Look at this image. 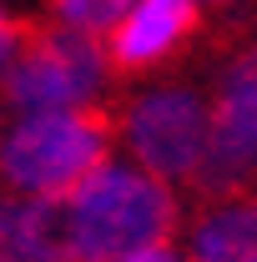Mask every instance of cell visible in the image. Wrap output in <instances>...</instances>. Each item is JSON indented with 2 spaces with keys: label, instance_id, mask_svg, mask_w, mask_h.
I'll use <instances>...</instances> for the list:
<instances>
[{
  "label": "cell",
  "instance_id": "1",
  "mask_svg": "<svg viewBox=\"0 0 257 262\" xmlns=\"http://www.w3.org/2000/svg\"><path fill=\"white\" fill-rule=\"evenodd\" d=\"M61 202H66L71 262H121L146 242H166L182 217L177 196L161 177L111 162L81 177Z\"/></svg>",
  "mask_w": 257,
  "mask_h": 262
},
{
  "label": "cell",
  "instance_id": "2",
  "mask_svg": "<svg viewBox=\"0 0 257 262\" xmlns=\"http://www.w3.org/2000/svg\"><path fill=\"white\" fill-rule=\"evenodd\" d=\"M116 121L96 106H56L26 111L0 141V171L26 196H66L111 157Z\"/></svg>",
  "mask_w": 257,
  "mask_h": 262
},
{
  "label": "cell",
  "instance_id": "3",
  "mask_svg": "<svg viewBox=\"0 0 257 262\" xmlns=\"http://www.w3.org/2000/svg\"><path fill=\"white\" fill-rule=\"evenodd\" d=\"M101 86L106 46L101 35L76 26H20L15 56L0 66V91L20 116L56 106H96Z\"/></svg>",
  "mask_w": 257,
  "mask_h": 262
},
{
  "label": "cell",
  "instance_id": "4",
  "mask_svg": "<svg viewBox=\"0 0 257 262\" xmlns=\"http://www.w3.org/2000/svg\"><path fill=\"white\" fill-rule=\"evenodd\" d=\"M207 106L187 86H161L131 101L126 111V146L141 162V171H152L161 182H187L197 157L207 146Z\"/></svg>",
  "mask_w": 257,
  "mask_h": 262
},
{
  "label": "cell",
  "instance_id": "5",
  "mask_svg": "<svg viewBox=\"0 0 257 262\" xmlns=\"http://www.w3.org/2000/svg\"><path fill=\"white\" fill-rule=\"evenodd\" d=\"M202 31V5L197 0H131L126 15L111 26L106 40V66L111 71H152L166 56H177L192 35Z\"/></svg>",
  "mask_w": 257,
  "mask_h": 262
},
{
  "label": "cell",
  "instance_id": "6",
  "mask_svg": "<svg viewBox=\"0 0 257 262\" xmlns=\"http://www.w3.org/2000/svg\"><path fill=\"white\" fill-rule=\"evenodd\" d=\"M192 262H257V202H207L192 227Z\"/></svg>",
  "mask_w": 257,
  "mask_h": 262
},
{
  "label": "cell",
  "instance_id": "7",
  "mask_svg": "<svg viewBox=\"0 0 257 262\" xmlns=\"http://www.w3.org/2000/svg\"><path fill=\"white\" fill-rule=\"evenodd\" d=\"M15 247L26 262H71L61 196H26L15 202Z\"/></svg>",
  "mask_w": 257,
  "mask_h": 262
},
{
  "label": "cell",
  "instance_id": "8",
  "mask_svg": "<svg viewBox=\"0 0 257 262\" xmlns=\"http://www.w3.org/2000/svg\"><path fill=\"white\" fill-rule=\"evenodd\" d=\"M212 111H217L222 121H232V126H242L257 141V40L227 66L222 91H217V106H212Z\"/></svg>",
  "mask_w": 257,
  "mask_h": 262
},
{
  "label": "cell",
  "instance_id": "9",
  "mask_svg": "<svg viewBox=\"0 0 257 262\" xmlns=\"http://www.w3.org/2000/svg\"><path fill=\"white\" fill-rule=\"evenodd\" d=\"M126 5L131 0H51L61 26H76V31H91V35H106L126 15Z\"/></svg>",
  "mask_w": 257,
  "mask_h": 262
},
{
  "label": "cell",
  "instance_id": "10",
  "mask_svg": "<svg viewBox=\"0 0 257 262\" xmlns=\"http://www.w3.org/2000/svg\"><path fill=\"white\" fill-rule=\"evenodd\" d=\"M0 262H26L15 247V196H0Z\"/></svg>",
  "mask_w": 257,
  "mask_h": 262
},
{
  "label": "cell",
  "instance_id": "11",
  "mask_svg": "<svg viewBox=\"0 0 257 262\" xmlns=\"http://www.w3.org/2000/svg\"><path fill=\"white\" fill-rule=\"evenodd\" d=\"M121 262H182V252H177L172 242H146V247H136V252H126Z\"/></svg>",
  "mask_w": 257,
  "mask_h": 262
},
{
  "label": "cell",
  "instance_id": "12",
  "mask_svg": "<svg viewBox=\"0 0 257 262\" xmlns=\"http://www.w3.org/2000/svg\"><path fill=\"white\" fill-rule=\"evenodd\" d=\"M15 40H20V26H10V20H5V26H0V66L15 56Z\"/></svg>",
  "mask_w": 257,
  "mask_h": 262
},
{
  "label": "cell",
  "instance_id": "13",
  "mask_svg": "<svg viewBox=\"0 0 257 262\" xmlns=\"http://www.w3.org/2000/svg\"><path fill=\"white\" fill-rule=\"evenodd\" d=\"M197 5H232V0H197Z\"/></svg>",
  "mask_w": 257,
  "mask_h": 262
},
{
  "label": "cell",
  "instance_id": "14",
  "mask_svg": "<svg viewBox=\"0 0 257 262\" xmlns=\"http://www.w3.org/2000/svg\"><path fill=\"white\" fill-rule=\"evenodd\" d=\"M0 26H5V15H0Z\"/></svg>",
  "mask_w": 257,
  "mask_h": 262
}]
</instances>
